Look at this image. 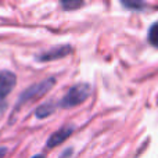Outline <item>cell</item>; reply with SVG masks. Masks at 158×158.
Segmentation results:
<instances>
[{"instance_id":"obj_1","label":"cell","mask_w":158,"mask_h":158,"mask_svg":"<svg viewBox=\"0 0 158 158\" xmlns=\"http://www.w3.org/2000/svg\"><path fill=\"white\" fill-rule=\"evenodd\" d=\"M92 93V87L89 83H77L67 92V94L61 98L58 106L61 108H72L82 104Z\"/></svg>"},{"instance_id":"obj_2","label":"cell","mask_w":158,"mask_h":158,"mask_svg":"<svg viewBox=\"0 0 158 158\" xmlns=\"http://www.w3.org/2000/svg\"><path fill=\"white\" fill-rule=\"evenodd\" d=\"M54 85H56V78H47V79H44V81H40V82H38V83L29 86L28 89H25L24 92L21 93L17 106H19V104L22 106V104L28 103V101H33V100H38V98L43 97L46 93L50 92V89H52Z\"/></svg>"},{"instance_id":"obj_3","label":"cell","mask_w":158,"mask_h":158,"mask_svg":"<svg viewBox=\"0 0 158 158\" xmlns=\"http://www.w3.org/2000/svg\"><path fill=\"white\" fill-rule=\"evenodd\" d=\"M17 85V77L11 71H0V101L4 100Z\"/></svg>"},{"instance_id":"obj_4","label":"cell","mask_w":158,"mask_h":158,"mask_svg":"<svg viewBox=\"0 0 158 158\" xmlns=\"http://www.w3.org/2000/svg\"><path fill=\"white\" fill-rule=\"evenodd\" d=\"M72 53V47L69 44H61V46H56L53 49L47 50V52L42 53L38 57L39 61H54V60H60V58H64L67 56Z\"/></svg>"},{"instance_id":"obj_5","label":"cell","mask_w":158,"mask_h":158,"mask_svg":"<svg viewBox=\"0 0 158 158\" xmlns=\"http://www.w3.org/2000/svg\"><path fill=\"white\" fill-rule=\"evenodd\" d=\"M72 132H74V126H71V125L58 129L57 132H54V133L47 139V147L52 148V147H57V146H60L61 143H64L69 136H71Z\"/></svg>"},{"instance_id":"obj_6","label":"cell","mask_w":158,"mask_h":158,"mask_svg":"<svg viewBox=\"0 0 158 158\" xmlns=\"http://www.w3.org/2000/svg\"><path fill=\"white\" fill-rule=\"evenodd\" d=\"M56 110V106L53 103H43L42 106H39L35 111L36 118L39 119H43V118H47L49 115H52Z\"/></svg>"},{"instance_id":"obj_7","label":"cell","mask_w":158,"mask_h":158,"mask_svg":"<svg viewBox=\"0 0 158 158\" xmlns=\"http://www.w3.org/2000/svg\"><path fill=\"white\" fill-rule=\"evenodd\" d=\"M148 42L158 49V21L154 22L148 29Z\"/></svg>"},{"instance_id":"obj_8","label":"cell","mask_w":158,"mask_h":158,"mask_svg":"<svg viewBox=\"0 0 158 158\" xmlns=\"http://www.w3.org/2000/svg\"><path fill=\"white\" fill-rule=\"evenodd\" d=\"M121 4L126 8H132V10H142L146 7V3L143 2H121Z\"/></svg>"},{"instance_id":"obj_9","label":"cell","mask_w":158,"mask_h":158,"mask_svg":"<svg viewBox=\"0 0 158 158\" xmlns=\"http://www.w3.org/2000/svg\"><path fill=\"white\" fill-rule=\"evenodd\" d=\"M61 6H63L65 10H77V8L82 7L83 6V2H63L61 3Z\"/></svg>"},{"instance_id":"obj_10","label":"cell","mask_w":158,"mask_h":158,"mask_svg":"<svg viewBox=\"0 0 158 158\" xmlns=\"http://www.w3.org/2000/svg\"><path fill=\"white\" fill-rule=\"evenodd\" d=\"M7 154V147H0V158H4Z\"/></svg>"},{"instance_id":"obj_11","label":"cell","mask_w":158,"mask_h":158,"mask_svg":"<svg viewBox=\"0 0 158 158\" xmlns=\"http://www.w3.org/2000/svg\"><path fill=\"white\" fill-rule=\"evenodd\" d=\"M32 158H46V157H44L43 154H36V156H33Z\"/></svg>"}]
</instances>
